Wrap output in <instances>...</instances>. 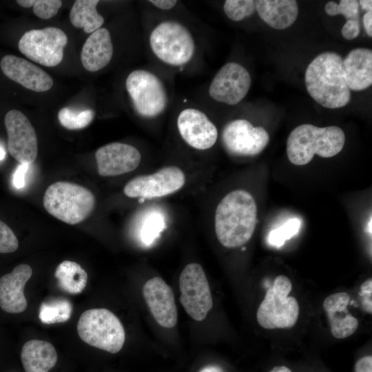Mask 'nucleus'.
<instances>
[{
	"label": "nucleus",
	"mask_w": 372,
	"mask_h": 372,
	"mask_svg": "<svg viewBox=\"0 0 372 372\" xmlns=\"http://www.w3.org/2000/svg\"><path fill=\"white\" fill-rule=\"evenodd\" d=\"M371 293L372 279L370 278L361 285L360 292V295L362 296V306L370 313H372Z\"/></svg>",
	"instance_id": "obj_35"
},
{
	"label": "nucleus",
	"mask_w": 372,
	"mask_h": 372,
	"mask_svg": "<svg viewBox=\"0 0 372 372\" xmlns=\"http://www.w3.org/2000/svg\"><path fill=\"white\" fill-rule=\"evenodd\" d=\"M355 372H372V356L367 355L359 359L355 365Z\"/></svg>",
	"instance_id": "obj_38"
},
{
	"label": "nucleus",
	"mask_w": 372,
	"mask_h": 372,
	"mask_svg": "<svg viewBox=\"0 0 372 372\" xmlns=\"http://www.w3.org/2000/svg\"><path fill=\"white\" fill-rule=\"evenodd\" d=\"M185 183L183 170L176 166L161 168L149 175L136 176L126 183L124 194L130 198L152 199L172 194Z\"/></svg>",
	"instance_id": "obj_11"
},
{
	"label": "nucleus",
	"mask_w": 372,
	"mask_h": 372,
	"mask_svg": "<svg viewBox=\"0 0 372 372\" xmlns=\"http://www.w3.org/2000/svg\"><path fill=\"white\" fill-rule=\"evenodd\" d=\"M98 0H76L70 12L72 24L77 28H83L86 33H92L101 28L104 18L97 12Z\"/></svg>",
	"instance_id": "obj_25"
},
{
	"label": "nucleus",
	"mask_w": 372,
	"mask_h": 372,
	"mask_svg": "<svg viewBox=\"0 0 372 372\" xmlns=\"http://www.w3.org/2000/svg\"><path fill=\"white\" fill-rule=\"evenodd\" d=\"M125 87L141 116L155 117L165 109L167 103L165 88L153 73L145 70H134L128 75Z\"/></svg>",
	"instance_id": "obj_8"
},
{
	"label": "nucleus",
	"mask_w": 372,
	"mask_h": 372,
	"mask_svg": "<svg viewBox=\"0 0 372 372\" xmlns=\"http://www.w3.org/2000/svg\"><path fill=\"white\" fill-rule=\"evenodd\" d=\"M21 359L25 372H49L56 364L58 355L49 342L31 340L23 344Z\"/></svg>",
	"instance_id": "obj_24"
},
{
	"label": "nucleus",
	"mask_w": 372,
	"mask_h": 372,
	"mask_svg": "<svg viewBox=\"0 0 372 372\" xmlns=\"http://www.w3.org/2000/svg\"><path fill=\"white\" fill-rule=\"evenodd\" d=\"M149 43L154 54L162 61L172 65L189 62L194 53L195 43L189 31L182 24L164 21L152 32Z\"/></svg>",
	"instance_id": "obj_7"
},
{
	"label": "nucleus",
	"mask_w": 372,
	"mask_h": 372,
	"mask_svg": "<svg viewBox=\"0 0 372 372\" xmlns=\"http://www.w3.org/2000/svg\"><path fill=\"white\" fill-rule=\"evenodd\" d=\"M326 13L329 16L343 15L347 20H359V3L356 0H342L339 3L329 1L324 6Z\"/></svg>",
	"instance_id": "obj_31"
},
{
	"label": "nucleus",
	"mask_w": 372,
	"mask_h": 372,
	"mask_svg": "<svg viewBox=\"0 0 372 372\" xmlns=\"http://www.w3.org/2000/svg\"><path fill=\"white\" fill-rule=\"evenodd\" d=\"M154 6L161 10H169L177 3L175 0H152L149 1Z\"/></svg>",
	"instance_id": "obj_39"
},
{
	"label": "nucleus",
	"mask_w": 372,
	"mask_h": 372,
	"mask_svg": "<svg viewBox=\"0 0 372 372\" xmlns=\"http://www.w3.org/2000/svg\"><path fill=\"white\" fill-rule=\"evenodd\" d=\"M180 301L193 319L201 321L213 306V300L203 267L198 263L188 264L180 276Z\"/></svg>",
	"instance_id": "obj_10"
},
{
	"label": "nucleus",
	"mask_w": 372,
	"mask_h": 372,
	"mask_svg": "<svg viewBox=\"0 0 372 372\" xmlns=\"http://www.w3.org/2000/svg\"><path fill=\"white\" fill-rule=\"evenodd\" d=\"M344 77L350 90H364L372 84V51L365 48L351 50L343 59Z\"/></svg>",
	"instance_id": "obj_21"
},
{
	"label": "nucleus",
	"mask_w": 372,
	"mask_h": 372,
	"mask_svg": "<svg viewBox=\"0 0 372 372\" xmlns=\"http://www.w3.org/2000/svg\"><path fill=\"white\" fill-rule=\"evenodd\" d=\"M177 126L183 140L197 149L211 148L218 138L215 125L203 112L196 109L183 110L178 115Z\"/></svg>",
	"instance_id": "obj_16"
},
{
	"label": "nucleus",
	"mask_w": 372,
	"mask_h": 372,
	"mask_svg": "<svg viewBox=\"0 0 372 372\" xmlns=\"http://www.w3.org/2000/svg\"><path fill=\"white\" fill-rule=\"evenodd\" d=\"M77 331L81 339L89 345L111 353L120 351L125 339L119 319L103 308L84 311L79 319Z\"/></svg>",
	"instance_id": "obj_5"
},
{
	"label": "nucleus",
	"mask_w": 372,
	"mask_h": 372,
	"mask_svg": "<svg viewBox=\"0 0 372 372\" xmlns=\"http://www.w3.org/2000/svg\"><path fill=\"white\" fill-rule=\"evenodd\" d=\"M72 310V305L68 300L53 298L41 304L39 318L42 323L47 324L65 322L70 318Z\"/></svg>",
	"instance_id": "obj_27"
},
{
	"label": "nucleus",
	"mask_w": 372,
	"mask_h": 372,
	"mask_svg": "<svg viewBox=\"0 0 372 372\" xmlns=\"http://www.w3.org/2000/svg\"><path fill=\"white\" fill-rule=\"evenodd\" d=\"M30 164L20 163L14 171L13 175V185L17 189H21L25 185V176Z\"/></svg>",
	"instance_id": "obj_37"
},
{
	"label": "nucleus",
	"mask_w": 372,
	"mask_h": 372,
	"mask_svg": "<svg viewBox=\"0 0 372 372\" xmlns=\"http://www.w3.org/2000/svg\"><path fill=\"white\" fill-rule=\"evenodd\" d=\"M43 204L56 218L70 225L78 224L92 213L96 199L93 193L80 185L58 181L45 192Z\"/></svg>",
	"instance_id": "obj_4"
},
{
	"label": "nucleus",
	"mask_w": 372,
	"mask_h": 372,
	"mask_svg": "<svg viewBox=\"0 0 372 372\" xmlns=\"http://www.w3.org/2000/svg\"><path fill=\"white\" fill-rule=\"evenodd\" d=\"M6 152L4 149L0 147V161L3 160L5 158Z\"/></svg>",
	"instance_id": "obj_45"
},
{
	"label": "nucleus",
	"mask_w": 372,
	"mask_h": 372,
	"mask_svg": "<svg viewBox=\"0 0 372 372\" xmlns=\"http://www.w3.org/2000/svg\"><path fill=\"white\" fill-rule=\"evenodd\" d=\"M301 223L297 218L289 220L283 225L273 229L268 236L269 243L274 247H281L286 240L298 234Z\"/></svg>",
	"instance_id": "obj_30"
},
{
	"label": "nucleus",
	"mask_w": 372,
	"mask_h": 372,
	"mask_svg": "<svg viewBox=\"0 0 372 372\" xmlns=\"http://www.w3.org/2000/svg\"><path fill=\"white\" fill-rule=\"evenodd\" d=\"M269 372H291V371L287 366H278L273 367Z\"/></svg>",
	"instance_id": "obj_44"
},
{
	"label": "nucleus",
	"mask_w": 372,
	"mask_h": 372,
	"mask_svg": "<svg viewBox=\"0 0 372 372\" xmlns=\"http://www.w3.org/2000/svg\"><path fill=\"white\" fill-rule=\"evenodd\" d=\"M344 143V132L338 126L318 127L311 124H302L289 134L287 154L293 165H304L311 161L315 154L322 158L337 155Z\"/></svg>",
	"instance_id": "obj_3"
},
{
	"label": "nucleus",
	"mask_w": 372,
	"mask_h": 372,
	"mask_svg": "<svg viewBox=\"0 0 372 372\" xmlns=\"http://www.w3.org/2000/svg\"><path fill=\"white\" fill-rule=\"evenodd\" d=\"M18 247L19 242L14 233L5 223L0 220V253H12Z\"/></svg>",
	"instance_id": "obj_33"
},
{
	"label": "nucleus",
	"mask_w": 372,
	"mask_h": 372,
	"mask_svg": "<svg viewBox=\"0 0 372 372\" xmlns=\"http://www.w3.org/2000/svg\"><path fill=\"white\" fill-rule=\"evenodd\" d=\"M54 276L59 287L70 294L81 293L87 280L86 271L76 262L64 260L56 269Z\"/></svg>",
	"instance_id": "obj_26"
},
{
	"label": "nucleus",
	"mask_w": 372,
	"mask_h": 372,
	"mask_svg": "<svg viewBox=\"0 0 372 372\" xmlns=\"http://www.w3.org/2000/svg\"><path fill=\"white\" fill-rule=\"evenodd\" d=\"M291 289V282L287 276L280 275L275 278L257 311V321L262 327L285 329L296 324L299 305L295 298L289 296Z\"/></svg>",
	"instance_id": "obj_6"
},
{
	"label": "nucleus",
	"mask_w": 372,
	"mask_h": 372,
	"mask_svg": "<svg viewBox=\"0 0 372 372\" xmlns=\"http://www.w3.org/2000/svg\"><path fill=\"white\" fill-rule=\"evenodd\" d=\"M358 3L361 6L363 10H366L367 12L372 11V1L371 0H360Z\"/></svg>",
	"instance_id": "obj_42"
},
{
	"label": "nucleus",
	"mask_w": 372,
	"mask_h": 372,
	"mask_svg": "<svg viewBox=\"0 0 372 372\" xmlns=\"http://www.w3.org/2000/svg\"><path fill=\"white\" fill-rule=\"evenodd\" d=\"M95 157L101 176H114L136 169L141 161L139 151L132 145L111 143L99 147Z\"/></svg>",
	"instance_id": "obj_15"
},
{
	"label": "nucleus",
	"mask_w": 372,
	"mask_h": 372,
	"mask_svg": "<svg viewBox=\"0 0 372 372\" xmlns=\"http://www.w3.org/2000/svg\"><path fill=\"white\" fill-rule=\"evenodd\" d=\"M222 139L231 154L251 156L259 154L267 147L269 135L262 127H254L245 119H236L225 126Z\"/></svg>",
	"instance_id": "obj_12"
},
{
	"label": "nucleus",
	"mask_w": 372,
	"mask_h": 372,
	"mask_svg": "<svg viewBox=\"0 0 372 372\" xmlns=\"http://www.w3.org/2000/svg\"><path fill=\"white\" fill-rule=\"evenodd\" d=\"M37 0H18L17 3L23 8H28L33 7Z\"/></svg>",
	"instance_id": "obj_43"
},
{
	"label": "nucleus",
	"mask_w": 372,
	"mask_h": 372,
	"mask_svg": "<svg viewBox=\"0 0 372 372\" xmlns=\"http://www.w3.org/2000/svg\"><path fill=\"white\" fill-rule=\"evenodd\" d=\"M113 55V45L108 30L101 28L87 37L81 53V63L85 70L96 72L105 68Z\"/></svg>",
	"instance_id": "obj_22"
},
{
	"label": "nucleus",
	"mask_w": 372,
	"mask_h": 372,
	"mask_svg": "<svg viewBox=\"0 0 372 372\" xmlns=\"http://www.w3.org/2000/svg\"><path fill=\"white\" fill-rule=\"evenodd\" d=\"M32 274L30 266L21 264L0 278V307L10 313L23 312L28 306L23 289Z\"/></svg>",
	"instance_id": "obj_19"
},
{
	"label": "nucleus",
	"mask_w": 372,
	"mask_h": 372,
	"mask_svg": "<svg viewBox=\"0 0 372 372\" xmlns=\"http://www.w3.org/2000/svg\"><path fill=\"white\" fill-rule=\"evenodd\" d=\"M1 69L10 79L34 92H45L52 88V77L41 68L25 59L8 54L1 61Z\"/></svg>",
	"instance_id": "obj_18"
},
{
	"label": "nucleus",
	"mask_w": 372,
	"mask_h": 372,
	"mask_svg": "<svg viewBox=\"0 0 372 372\" xmlns=\"http://www.w3.org/2000/svg\"><path fill=\"white\" fill-rule=\"evenodd\" d=\"M198 372H223V369L216 365H208L203 367Z\"/></svg>",
	"instance_id": "obj_41"
},
{
	"label": "nucleus",
	"mask_w": 372,
	"mask_h": 372,
	"mask_svg": "<svg viewBox=\"0 0 372 372\" xmlns=\"http://www.w3.org/2000/svg\"><path fill=\"white\" fill-rule=\"evenodd\" d=\"M256 10L269 26L278 30L290 27L298 15V6L294 0H257Z\"/></svg>",
	"instance_id": "obj_23"
},
{
	"label": "nucleus",
	"mask_w": 372,
	"mask_h": 372,
	"mask_svg": "<svg viewBox=\"0 0 372 372\" xmlns=\"http://www.w3.org/2000/svg\"><path fill=\"white\" fill-rule=\"evenodd\" d=\"M342 61L339 54L324 52L314 58L307 68V92L324 107H342L351 99V90L344 77Z\"/></svg>",
	"instance_id": "obj_2"
},
{
	"label": "nucleus",
	"mask_w": 372,
	"mask_h": 372,
	"mask_svg": "<svg viewBox=\"0 0 372 372\" xmlns=\"http://www.w3.org/2000/svg\"><path fill=\"white\" fill-rule=\"evenodd\" d=\"M363 24L366 32L369 37H372V12H366L363 17Z\"/></svg>",
	"instance_id": "obj_40"
},
{
	"label": "nucleus",
	"mask_w": 372,
	"mask_h": 372,
	"mask_svg": "<svg viewBox=\"0 0 372 372\" xmlns=\"http://www.w3.org/2000/svg\"><path fill=\"white\" fill-rule=\"evenodd\" d=\"M350 296L346 292L333 293L325 298L323 307L328 317L333 337L343 339L355 333L358 321L348 311Z\"/></svg>",
	"instance_id": "obj_20"
},
{
	"label": "nucleus",
	"mask_w": 372,
	"mask_h": 372,
	"mask_svg": "<svg viewBox=\"0 0 372 372\" xmlns=\"http://www.w3.org/2000/svg\"><path fill=\"white\" fill-rule=\"evenodd\" d=\"M94 112L91 109L75 111L68 107H63L58 112L60 124L66 129L80 130L88 126L94 119Z\"/></svg>",
	"instance_id": "obj_28"
},
{
	"label": "nucleus",
	"mask_w": 372,
	"mask_h": 372,
	"mask_svg": "<svg viewBox=\"0 0 372 372\" xmlns=\"http://www.w3.org/2000/svg\"><path fill=\"white\" fill-rule=\"evenodd\" d=\"M251 83L249 72L238 63L224 65L214 77L209 94L214 100L233 105L240 102L248 93Z\"/></svg>",
	"instance_id": "obj_14"
},
{
	"label": "nucleus",
	"mask_w": 372,
	"mask_h": 372,
	"mask_svg": "<svg viewBox=\"0 0 372 372\" xmlns=\"http://www.w3.org/2000/svg\"><path fill=\"white\" fill-rule=\"evenodd\" d=\"M61 6L60 0H37L33 12L40 19H49L57 14Z\"/></svg>",
	"instance_id": "obj_34"
},
{
	"label": "nucleus",
	"mask_w": 372,
	"mask_h": 372,
	"mask_svg": "<svg viewBox=\"0 0 372 372\" xmlns=\"http://www.w3.org/2000/svg\"><path fill=\"white\" fill-rule=\"evenodd\" d=\"M360 31L359 20H347L342 28L341 33L344 39L352 40L359 35Z\"/></svg>",
	"instance_id": "obj_36"
},
{
	"label": "nucleus",
	"mask_w": 372,
	"mask_h": 372,
	"mask_svg": "<svg viewBox=\"0 0 372 372\" xmlns=\"http://www.w3.org/2000/svg\"><path fill=\"white\" fill-rule=\"evenodd\" d=\"M163 219L158 213L151 214L141 231V238L145 245H150L163 229Z\"/></svg>",
	"instance_id": "obj_32"
},
{
	"label": "nucleus",
	"mask_w": 372,
	"mask_h": 372,
	"mask_svg": "<svg viewBox=\"0 0 372 372\" xmlns=\"http://www.w3.org/2000/svg\"><path fill=\"white\" fill-rule=\"evenodd\" d=\"M8 135V149L19 163H32L37 158L38 142L34 128L23 113L8 111L4 118Z\"/></svg>",
	"instance_id": "obj_13"
},
{
	"label": "nucleus",
	"mask_w": 372,
	"mask_h": 372,
	"mask_svg": "<svg viewBox=\"0 0 372 372\" xmlns=\"http://www.w3.org/2000/svg\"><path fill=\"white\" fill-rule=\"evenodd\" d=\"M67 43L68 37L61 29L47 27L25 32L18 46L20 52L30 60L54 67L61 62Z\"/></svg>",
	"instance_id": "obj_9"
},
{
	"label": "nucleus",
	"mask_w": 372,
	"mask_h": 372,
	"mask_svg": "<svg viewBox=\"0 0 372 372\" xmlns=\"http://www.w3.org/2000/svg\"><path fill=\"white\" fill-rule=\"evenodd\" d=\"M143 293L156 321L162 327L172 328L178 320L177 308L172 288L160 277L147 280Z\"/></svg>",
	"instance_id": "obj_17"
},
{
	"label": "nucleus",
	"mask_w": 372,
	"mask_h": 372,
	"mask_svg": "<svg viewBox=\"0 0 372 372\" xmlns=\"http://www.w3.org/2000/svg\"><path fill=\"white\" fill-rule=\"evenodd\" d=\"M224 11L231 20L240 21L252 15L256 10L255 1L227 0L224 3Z\"/></svg>",
	"instance_id": "obj_29"
},
{
	"label": "nucleus",
	"mask_w": 372,
	"mask_h": 372,
	"mask_svg": "<svg viewBox=\"0 0 372 372\" xmlns=\"http://www.w3.org/2000/svg\"><path fill=\"white\" fill-rule=\"evenodd\" d=\"M257 213V205L249 192L237 189L224 196L216 207L214 220L220 243L227 248L247 243L255 231Z\"/></svg>",
	"instance_id": "obj_1"
}]
</instances>
